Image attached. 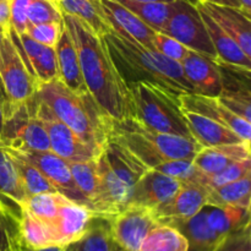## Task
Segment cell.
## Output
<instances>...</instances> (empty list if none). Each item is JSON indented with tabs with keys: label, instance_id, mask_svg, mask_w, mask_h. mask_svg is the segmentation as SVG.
Returning <instances> with one entry per match:
<instances>
[{
	"label": "cell",
	"instance_id": "obj_1",
	"mask_svg": "<svg viewBox=\"0 0 251 251\" xmlns=\"http://www.w3.org/2000/svg\"><path fill=\"white\" fill-rule=\"evenodd\" d=\"M63 22L77 49L83 80L93 100L112 119L132 118L130 90L113 63L104 38L75 16L63 14Z\"/></svg>",
	"mask_w": 251,
	"mask_h": 251
},
{
	"label": "cell",
	"instance_id": "obj_2",
	"mask_svg": "<svg viewBox=\"0 0 251 251\" xmlns=\"http://www.w3.org/2000/svg\"><path fill=\"white\" fill-rule=\"evenodd\" d=\"M103 38L113 63L127 87L136 82H149L176 97L184 93H194V87L179 61L157 50L145 48L113 29Z\"/></svg>",
	"mask_w": 251,
	"mask_h": 251
},
{
	"label": "cell",
	"instance_id": "obj_3",
	"mask_svg": "<svg viewBox=\"0 0 251 251\" xmlns=\"http://www.w3.org/2000/svg\"><path fill=\"white\" fill-rule=\"evenodd\" d=\"M36 96L86 145L103 152L109 140L110 118L90 93L77 95L56 78L39 85Z\"/></svg>",
	"mask_w": 251,
	"mask_h": 251
},
{
	"label": "cell",
	"instance_id": "obj_4",
	"mask_svg": "<svg viewBox=\"0 0 251 251\" xmlns=\"http://www.w3.org/2000/svg\"><path fill=\"white\" fill-rule=\"evenodd\" d=\"M109 139L126 149L149 169L172 159H191L201 149L194 139L153 131L134 118H110Z\"/></svg>",
	"mask_w": 251,
	"mask_h": 251
},
{
	"label": "cell",
	"instance_id": "obj_5",
	"mask_svg": "<svg viewBox=\"0 0 251 251\" xmlns=\"http://www.w3.org/2000/svg\"><path fill=\"white\" fill-rule=\"evenodd\" d=\"M132 100V118L161 134L193 139L179 97L149 82L129 86Z\"/></svg>",
	"mask_w": 251,
	"mask_h": 251
},
{
	"label": "cell",
	"instance_id": "obj_6",
	"mask_svg": "<svg viewBox=\"0 0 251 251\" xmlns=\"http://www.w3.org/2000/svg\"><path fill=\"white\" fill-rule=\"evenodd\" d=\"M0 80L5 95L2 115L31 100L38 90V83L17 49L9 28L4 31L0 43Z\"/></svg>",
	"mask_w": 251,
	"mask_h": 251
},
{
	"label": "cell",
	"instance_id": "obj_7",
	"mask_svg": "<svg viewBox=\"0 0 251 251\" xmlns=\"http://www.w3.org/2000/svg\"><path fill=\"white\" fill-rule=\"evenodd\" d=\"M32 100L2 115L0 141L6 149L14 151H50L48 134L34 113Z\"/></svg>",
	"mask_w": 251,
	"mask_h": 251
},
{
	"label": "cell",
	"instance_id": "obj_8",
	"mask_svg": "<svg viewBox=\"0 0 251 251\" xmlns=\"http://www.w3.org/2000/svg\"><path fill=\"white\" fill-rule=\"evenodd\" d=\"M173 5V12L162 33L176 39L191 50L217 59L198 0H174Z\"/></svg>",
	"mask_w": 251,
	"mask_h": 251
},
{
	"label": "cell",
	"instance_id": "obj_9",
	"mask_svg": "<svg viewBox=\"0 0 251 251\" xmlns=\"http://www.w3.org/2000/svg\"><path fill=\"white\" fill-rule=\"evenodd\" d=\"M33 110L48 134L50 151L68 162L97 159L102 152L86 145L68 125L64 124L50 108L37 96L32 100Z\"/></svg>",
	"mask_w": 251,
	"mask_h": 251
},
{
	"label": "cell",
	"instance_id": "obj_10",
	"mask_svg": "<svg viewBox=\"0 0 251 251\" xmlns=\"http://www.w3.org/2000/svg\"><path fill=\"white\" fill-rule=\"evenodd\" d=\"M2 145V144H1ZM12 156L21 158L36 167L56 189L59 194L73 202L90 210V203L76 185L70 171V163L51 151H14L5 147Z\"/></svg>",
	"mask_w": 251,
	"mask_h": 251
},
{
	"label": "cell",
	"instance_id": "obj_11",
	"mask_svg": "<svg viewBox=\"0 0 251 251\" xmlns=\"http://www.w3.org/2000/svg\"><path fill=\"white\" fill-rule=\"evenodd\" d=\"M221 75L218 100L228 109L251 123V68L216 59Z\"/></svg>",
	"mask_w": 251,
	"mask_h": 251
},
{
	"label": "cell",
	"instance_id": "obj_12",
	"mask_svg": "<svg viewBox=\"0 0 251 251\" xmlns=\"http://www.w3.org/2000/svg\"><path fill=\"white\" fill-rule=\"evenodd\" d=\"M158 225L153 212L142 207H126L109 218L113 240L127 251H139L145 238Z\"/></svg>",
	"mask_w": 251,
	"mask_h": 251
},
{
	"label": "cell",
	"instance_id": "obj_13",
	"mask_svg": "<svg viewBox=\"0 0 251 251\" xmlns=\"http://www.w3.org/2000/svg\"><path fill=\"white\" fill-rule=\"evenodd\" d=\"M207 195L208 190L200 184L190 180L181 181L176 195L152 212L159 225L174 227L200 212L207 203Z\"/></svg>",
	"mask_w": 251,
	"mask_h": 251
},
{
	"label": "cell",
	"instance_id": "obj_14",
	"mask_svg": "<svg viewBox=\"0 0 251 251\" xmlns=\"http://www.w3.org/2000/svg\"><path fill=\"white\" fill-rule=\"evenodd\" d=\"M180 185L181 181L179 179L154 169H149L132 188L126 207H142L154 211L168 202Z\"/></svg>",
	"mask_w": 251,
	"mask_h": 251
},
{
	"label": "cell",
	"instance_id": "obj_15",
	"mask_svg": "<svg viewBox=\"0 0 251 251\" xmlns=\"http://www.w3.org/2000/svg\"><path fill=\"white\" fill-rule=\"evenodd\" d=\"M179 104L184 112L195 113L220 124L230 127L244 141L251 140V123L228 109L217 97H206L195 93H184L179 97Z\"/></svg>",
	"mask_w": 251,
	"mask_h": 251
},
{
	"label": "cell",
	"instance_id": "obj_16",
	"mask_svg": "<svg viewBox=\"0 0 251 251\" xmlns=\"http://www.w3.org/2000/svg\"><path fill=\"white\" fill-rule=\"evenodd\" d=\"M12 39L37 83L50 82L59 78V66L55 49L33 41L26 33L17 34L9 27Z\"/></svg>",
	"mask_w": 251,
	"mask_h": 251
},
{
	"label": "cell",
	"instance_id": "obj_17",
	"mask_svg": "<svg viewBox=\"0 0 251 251\" xmlns=\"http://www.w3.org/2000/svg\"><path fill=\"white\" fill-rule=\"evenodd\" d=\"M100 1L104 11L105 19L113 31L132 39L145 48L156 50L153 46L156 31L150 28L136 15L132 14L117 0H100Z\"/></svg>",
	"mask_w": 251,
	"mask_h": 251
},
{
	"label": "cell",
	"instance_id": "obj_18",
	"mask_svg": "<svg viewBox=\"0 0 251 251\" xmlns=\"http://www.w3.org/2000/svg\"><path fill=\"white\" fill-rule=\"evenodd\" d=\"M180 64L186 78L194 87L195 95L206 97L220 96L221 75L216 59L190 49Z\"/></svg>",
	"mask_w": 251,
	"mask_h": 251
},
{
	"label": "cell",
	"instance_id": "obj_19",
	"mask_svg": "<svg viewBox=\"0 0 251 251\" xmlns=\"http://www.w3.org/2000/svg\"><path fill=\"white\" fill-rule=\"evenodd\" d=\"M198 4L222 27L223 31L242 48V50L251 58L250 16H248L243 10L227 5L212 4L200 0H198Z\"/></svg>",
	"mask_w": 251,
	"mask_h": 251
},
{
	"label": "cell",
	"instance_id": "obj_20",
	"mask_svg": "<svg viewBox=\"0 0 251 251\" xmlns=\"http://www.w3.org/2000/svg\"><path fill=\"white\" fill-rule=\"evenodd\" d=\"M95 213L87 207L65 199L60 206L58 217L51 225L58 245L66 247L80 239L91 225Z\"/></svg>",
	"mask_w": 251,
	"mask_h": 251
},
{
	"label": "cell",
	"instance_id": "obj_21",
	"mask_svg": "<svg viewBox=\"0 0 251 251\" xmlns=\"http://www.w3.org/2000/svg\"><path fill=\"white\" fill-rule=\"evenodd\" d=\"M54 49H55L59 66V80L77 95L90 93L83 80L77 49L70 32L65 26Z\"/></svg>",
	"mask_w": 251,
	"mask_h": 251
},
{
	"label": "cell",
	"instance_id": "obj_22",
	"mask_svg": "<svg viewBox=\"0 0 251 251\" xmlns=\"http://www.w3.org/2000/svg\"><path fill=\"white\" fill-rule=\"evenodd\" d=\"M250 158V142L203 147L194 157L193 164L203 174H215L234 162Z\"/></svg>",
	"mask_w": 251,
	"mask_h": 251
},
{
	"label": "cell",
	"instance_id": "obj_23",
	"mask_svg": "<svg viewBox=\"0 0 251 251\" xmlns=\"http://www.w3.org/2000/svg\"><path fill=\"white\" fill-rule=\"evenodd\" d=\"M183 113L191 136L202 147H216L244 142L242 137L238 136L230 127L226 125L213 122L208 118L195 114V113L184 112V110Z\"/></svg>",
	"mask_w": 251,
	"mask_h": 251
},
{
	"label": "cell",
	"instance_id": "obj_24",
	"mask_svg": "<svg viewBox=\"0 0 251 251\" xmlns=\"http://www.w3.org/2000/svg\"><path fill=\"white\" fill-rule=\"evenodd\" d=\"M103 154L113 172L130 191L139 181V179L149 171V168L141 163L134 154L110 139L108 140L103 150Z\"/></svg>",
	"mask_w": 251,
	"mask_h": 251
},
{
	"label": "cell",
	"instance_id": "obj_25",
	"mask_svg": "<svg viewBox=\"0 0 251 251\" xmlns=\"http://www.w3.org/2000/svg\"><path fill=\"white\" fill-rule=\"evenodd\" d=\"M200 14L202 16L203 22H205L206 29L208 32L211 42L213 44L216 53H217V59L225 61L228 64H234V65L244 66V68H251V58L248 56L244 51L242 50L239 46L226 33L222 27L205 11L201 9Z\"/></svg>",
	"mask_w": 251,
	"mask_h": 251
},
{
	"label": "cell",
	"instance_id": "obj_26",
	"mask_svg": "<svg viewBox=\"0 0 251 251\" xmlns=\"http://www.w3.org/2000/svg\"><path fill=\"white\" fill-rule=\"evenodd\" d=\"M174 227L181 232L189 243V251H212L222 240L207 222L205 207L188 221Z\"/></svg>",
	"mask_w": 251,
	"mask_h": 251
},
{
	"label": "cell",
	"instance_id": "obj_27",
	"mask_svg": "<svg viewBox=\"0 0 251 251\" xmlns=\"http://www.w3.org/2000/svg\"><path fill=\"white\" fill-rule=\"evenodd\" d=\"M19 237L21 244L28 249L37 250L58 245L53 228L24 207H20Z\"/></svg>",
	"mask_w": 251,
	"mask_h": 251
},
{
	"label": "cell",
	"instance_id": "obj_28",
	"mask_svg": "<svg viewBox=\"0 0 251 251\" xmlns=\"http://www.w3.org/2000/svg\"><path fill=\"white\" fill-rule=\"evenodd\" d=\"M0 198L15 208H19L27 195L19 176L15 161L0 141Z\"/></svg>",
	"mask_w": 251,
	"mask_h": 251
},
{
	"label": "cell",
	"instance_id": "obj_29",
	"mask_svg": "<svg viewBox=\"0 0 251 251\" xmlns=\"http://www.w3.org/2000/svg\"><path fill=\"white\" fill-rule=\"evenodd\" d=\"M61 14L77 17L98 36H105L110 26L105 19L100 0H61Z\"/></svg>",
	"mask_w": 251,
	"mask_h": 251
},
{
	"label": "cell",
	"instance_id": "obj_30",
	"mask_svg": "<svg viewBox=\"0 0 251 251\" xmlns=\"http://www.w3.org/2000/svg\"><path fill=\"white\" fill-rule=\"evenodd\" d=\"M251 203V181L250 174L245 176L232 183L225 184L222 186L208 191L207 203L215 207H226L234 206L250 210Z\"/></svg>",
	"mask_w": 251,
	"mask_h": 251
},
{
	"label": "cell",
	"instance_id": "obj_31",
	"mask_svg": "<svg viewBox=\"0 0 251 251\" xmlns=\"http://www.w3.org/2000/svg\"><path fill=\"white\" fill-rule=\"evenodd\" d=\"M115 242L110 233L109 220L95 216L87 232L78 240L66 245V251H114Z\"/></svg>",
	"mask_w": 251,
	"mask_h": 251
},
{
	"label": "cell",
	"instance_id": "obj_32",
	"mask_svg": "<svg viewBox=\"0 0 251 251\" xmlns=\"http://www.w3.org/2000/svg\"><path fill=\"white\" fill-rule=\"evenodd\" d=\"M205 210L210 227L222 238L250 225V210L248 208L234 206L215 207L206 205Z\"/></svg>",
	"mask_w": 251,
	"mask_h": 251
},
{
	"label": "cell",
	"instance_id": "obj_33",
	"mask_svg": "<svg viewBox=\"0 0 251 251\" xmlns=\"http://www.w3.org/2000/svg\"><path fill=\"white\" fill-rule=\"evenodd\" d=\"M127 10L136 15L150 28L156 32H163L172 12L173 2H144L134 0H117Z\"/></svg>",
	"mask_w": 251,
	"mask_h": 251
},
{
	"label": "cell",
	"instance_id": "obj_34",
	"mask_svg": "<svg viewBox=\"0 0 251 251\" xmlns=\"http://www.w3.org/2000/svg\"><path fill=\"white\" fill-rule=\"evenodd\" d=\"M139 251H189V243L176 227L158 225L145 238Z\"/></svg>",
	"mask_w": 251,
	"mask_h": 251
},
{
	"label": "cell",
	"instance_id": "obj_35",
	"mask_svg": "<svg viewBox=\"0 0 251 251\" xmlns=\"http://www.w3.org/2000/svg\"><path fill=\"white\" fill-rule=\"evenodd\" d=\"M70 171L76 185L90 203V210L93 207L98 198L100 179L97 173V159H88L82 162H69Z\"/></svg>",
	"mask_w": 251,
	"mask_h": 251
},
{
	"label": "cell",
	"instance_id": "obj_36",
	"mask_svg": "<svg viewBox=\"0 0 251 251\" xmlns=\"http://www.w3.org/2000/svg\"><path fill=\"white\" fill-rule=\"evenodd\" d=\"M250 171L251 158H247L243 159V161L234 162V163L229 164V166H227L222 171L217 172L215 174H203L196 169L195 173L188 180L200 184L203 188L207 189L208 191H211L213 189L218 188V186H222L225 184L232 183V181L238 180V179L244 178L245 176L250 174Z\"/></svg>",
	"mask_w": 251,
	"mask_h": 251
},
{
	"label": "cell",
	"instance_id": "obj_37",
	"mask_svg": "<svg viewBox=\"0 0 251 251\" xmlns=\"http://www.w3.org/2000/svg\"><path fill=\"white\" fill-rule=\"evenodd\" d=\"M65 196L59 193H43L28 196L20 207L26 208L28 212L36 216L51 227L58 217L61 203L65 201Z\"/></svg>",
	"mask_w": 251,
	"mask_h": 251
},
{
	"label": "cell",
	"instance_id": "obj_38",
	"mask_svg": "<svg viewBox=\"0 0 251 251\" xmlns=\"http://www.w3.org/2000/svg\"><path fill=\"white\" fill-rule=\"evenodd\" d=\"M20 210L10 206L0 198V251L19 249Z\"/></svg>",
	"mask_w": 251,
	"mask_h": 251
},
{
	"label": "cell",
	"instance_id": "obj_39",
	"mask_svg": "<svg viewBox=\"0 0 251 251\" xmlns=\"http://www.w3.org/2000/svg\"><path fill=\"white\" fill-rule=\"evenodd\" d=\"M12 158H14L15 166H16L20 178H21L22 184H24V189L26 191L27 198L32 195H37V194L58 193L56 189L53 186V184L36 167L15 156H12Z\"/></svg>",
	"mask_w": 251,
	"mask_h": 251
},
{
	"label": "cell",
	"instance_id": "obj_40",
	"mask_svg": "<svg viewBox=\"0 0 251 251\" xmlns=\"http://www.w3.org/2000/svg\"><path fill=\"white\" fill-rule=\"evenodd\" d=\"M28 25H41L48 22H61L63 14L59 9L46 0H29L27 7Z\"/></svg>",
	"mask_w": 251,
	"mask_h": 251
},
{
	"label": "cell",
	"instance_id": "obj_41",
	"mask_svg": "<svg viewBox=\"0 0 251 251\" xmlns=\"http://www.w3.org/2000/svg\"><path fill=\"white\" fill-rule=\"evenodd\" d=\"M64 28V22H48L41 25H28L26 34L33 41L43 44V46L55 48L61 32Z\"/></svg>",
	"mask_w": 251,
	"mask_h": 251
},
{
	"label": "cell",
	"instance_id": "obj_42",
	"mask_svg": "<svg viewBox=\"0 0 251 251\" xmlns=\"http://www.w3.org/2000/svg\"><path fill=\"white\" fill-rule=\"evenodd\" d=\"M212 251H251L250 225L223 237Z\"/></svg>",
	"mask_w": 251,
	"mask_h": 251
},
{
	"label": "cell",
	"instance_id": "obj_43",
	"mask_svg": "<svg viewBox=\"0 0 251 251\" xmlns=\"http://www.w3.org/2000/svg\"><path fill=\"white\" fill-rule=\"evenodd\" d=\"M153 46L157 51L162 53L163 55L168 56V58L173 59V60L179 61V63L185 58L186 54L190 50V49L186 48L179 41L167 36V34L161 33V32H156Z\"/></svg>",
	"mask_w": 251,
	"mask_h": 251
},
{
	"label": "cell",
	"instance_id": "obj_44",
	"mask_svg": "<svg viewBox=\"0 0 251 251\" xmlns=\"http://www.w3.org/2000/svg\"><path fill=\"white\" fill-rule=\"evenodd\" d=\"M154 171L173 176L180 181H185L195 173L196 168L194 167L191 159H172V161H166L157 166Z\"/></svg>",
	"mask_w": 251,
	"mask_h": 251
},
{
	"label": "cell",
	"instance_id": "obj_45",
	"mask_svg": "<svg viewBox=\"0 0 251 251\" xmlns=\"http://www.w3.org/2000/svg\"><path fill=\"white\" fill-rule=\"evenodd\" d=\"M29 0H11L10 6V28L17 34L26 33L28 27L27 20V7Z\"/></svg>",
	"mask_w": 251,
	"mask_h": 251
},
{
	"label": "cell",
	"instance_id": "obj_46",
	"mask_svg": "<svg viewBox=\"0 0 251 251\" xmlns=\"http://www.w3.org/2000/svg\"><path fill=\"white\" fill-rule=\"evenodd\" d=\"M10 6L11 0H0V28L7 29L10 27Z\"/></svg>",
	"mask_w": 251,
	"mask_h": 251
},
{
	"label": "cell",
	"instance_id": "obj_47",
	"mask_svg": "<svg viewBox=\"0 0 251 251\" xmlns=\"http://www.w3.org/2000/svg\"><path fill=\"white\" fill-rule=\"evenodd\" d=\"M200 1L212 2V4H218V5H227V6L237 7V9L242 10V5H240L239 0H200Z\"/></svg>",
	"mask_w": 251,
	"mask_h": 251
},
{
	"label": "cell",
	"instance_id": "obj_48",
	"mask_svg": "<svg viewBox=\"0 0 251 251\" xmlns=\"http://www.w3.org/2000/svg\"><path fill=\"white\" fill-rule=\"evenodd\" d=\"M22 251H66V249H65V247H61V245H53V247L44 248V249L34 250V249H28V248H26L22 245Z\"/></svg>",
	"mask_w": 251,
	"mask_h": 251
},
{
	"label": "cell",
	"instance_id": "obj_49",
	"mask_svg": "<svg viewBox=\"0 0 251 251\" xmlns=\"http://www.w3.org/2000/svg\"><path fill=\"white\" fill-rule=\"evenodd\" d=\"M240 5H242V10L248 15L251 16V0H239Z\"/></svg>",
	"mask_w": 251,
	"mask_h": 251
},
{
	"label": "cell",
	"instance_id": "obj_50",
	"mask_svg": "<svg viewBox=\"0 0 251 251\" xmlns=\"http://www.w3.org/2000/svg\"><path fill=\"white\" fill-rule=\"evenodd\" d=\"M4 31L5 29L0 28V43H1V38H2V34H4ZM4 102H5V95H4V90H2L1 80H0V104H1V108H2V104H4Z\"/></svg>",
	"mask_w": 251,
	"mask_h": 251
},
{
	"label": "cell",
	"instance_id": "obj_51",
	"mask_svg": "<svg viewBox=\"0 0 251 251\" xmlns=\"http://www.w3.org/2000/svg\"><path fill=\"white\" fill-rule=\"evenodd\" d=\"M134 1H144V2H174V0H134Z\"/></svg>",
	"mask_w": 251,
	"mask_h": 251
},
{
	"label": "cell",
	"instance_id": "obj_52",
	"mask_svg": "<svg viewBox=\"0 0 251 251\" xmlns=\"http://www.w3.org/2000/svg\"><path fill=\"white\" fill-rule=\"evenodd\" d=\"M46 1H48V2H50L51 5H53V6H55L56 9H59L60 10V5H61V0H46ZM61 11V10H60Z\"/></svg>",
	"mask_w": 251,
	"mask_h": 251
},
{
	"label": "cell",
	"instance_id": "obj_53",
	"mask_svg": "<svg viewBox=\"0 0 251 251\" xmlns=\"http://www.w3.org/2000/svg\"><path fill=\"white\" fill-rule=\"evenodd\" d=\"M1 127H2V108H1V104H0V132H1Z\"/></svg>",
	"mask_w": 251,
	"mask_h": 251
},
{
	"label": "cell",
	"instance_id": "obj_54",
	"mask_svg": "<svg viewBox=\"0 0 251 251\" xmlns=\"http://www.w3.org/2000/svg\"><path fill=\"white\" fill-rule=\"evenodd\" d=\"M1 251H22V245L19 248V249H11V250H1Z\"/></svg>",
	"mask_w": 251,
	"mask_h": 251
},
{
	"label": "cell",
	"instance_id": "obj_55",
	"mask_svg": "<svg viewBox=\"0 0 251 251\" xmlns=\"http://www.w3.org/2000/svg\"><path fill=\"white\" fill-rule=\"evenodd\" d=\"M114 251H127V250H124V249H122V248L119 247V245H117V247H115V250Z\"/></svg>",
	"mask_w": 251,
	"mask_h": 251
}]
</instances>
